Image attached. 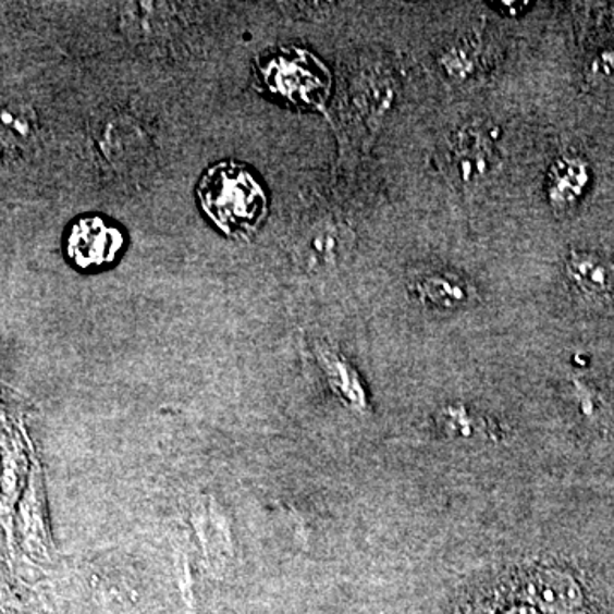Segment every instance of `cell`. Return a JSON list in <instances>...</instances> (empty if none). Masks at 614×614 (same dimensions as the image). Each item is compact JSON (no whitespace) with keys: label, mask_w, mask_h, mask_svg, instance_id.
<instances>
[{"label":"cell","mask_w":614,"mask_h":614,"mask_svg":"<svg viewBox=\"0 0 614 614\" xmlns=\"http://www.w3.org/2000/svg\"><path fill=\"white\" fill-rule=\"evenodd\" d=\"M591 74L594 77H611V75H614V47L599 51L598 57L592 60Z\"/></svg>","instance_id":"8fae6325"},{"label":"cell","mask_w":614,"mask_h":614,"mask_svg":"<svg viewBox=\"0 0 614 614\" xmlns=\"http://www.w3.org/2000/svg\"><path fill=\"white\" fill-rule=\"evenodd\" d=\"M197 195L204 212L229 237L251 236L267 217L263 186L237 162L212 165L201 176Z\"/></svg>","instance_id":"6da1fadb"},{"label":"cell","mask_w":614,"mask_h":614,"mask_svg":"<svg viewBox=\"0 0 614 614\" xmlns=\"http://www.w3.org/2000/svg\"><path fill=\"white\" fill-rule=\"evenodd\" d=\"M591 183V168L579 156H562L548 171V204L558 213L572 212Z\"/></svg>","instance_id":"8992f818"},{"label":"cell","mask_w":614,"mask_h":614,"mask_svg":"<svg viewBox=\"0 0 614 614\" xmlns=\"http://www.w3.org/2000/svg\"><path fill=\"white\" fill-rule=\"evenodd\" d=\"M263 77L270 91L299 107H318L330 95V71L309 51H280L268 60Z\"/></svg>","instance_id":"7a4b0ae2"},{"label":"cell","mask_w":614,"mask_h":614,"mask_svg":"<svg viewBox=\"0 0 614 614\" xmlns=\"http://www.w3.org/2000/svg\"><path fill=\"white\" fill-rule=\"evenodd\" d=\"M567 273L580 291L591 296L614 294V263L606 256L592 251H572Z\"/></svg>","instance_id":"ba28073f"},{"label":"cell","mask_w":614,"mask_h":614,"mask_svg":"<svg viewBox=\"0 0 614 614\" xmlns=\"http://www.w3.org/2000/svg\"><path fill=\"white\" fill-rule=\"evenodd\" d=\"M125 245V237L116 225L101 217H84L69 233V260L83 272H98L116 261Z\"/></svg>","instance_id":"3957f363"},{"label":"cell","mask_w":614,"mask_h":614,"mask_svg":"<svg viewBox=\"0 0 614 614\" xmlns=\"http://www.w3.org/2000/svg\"><path fill=\"white\" fill-rule=\"evenodd\" d=\"M415 292L421 300L441 307L465 304L471 296V285L465 277L451 270H432L418 277Z\"/></svg>","instance_id":"9c48e42d"},{"label":"cell","mask_w":614,"mask_h":614,"mask_svg":"<svg viewBox=\"0 0 614 614\" xmlns=\"http://www.w3.org/2000/svg\"><path fill=\"white\" fill-rule=\"evenodd\" d=\"M478 60H480V45L477 40L465 36L442 51L439 65L450 79L463 83L477 72Z\"/></svg>","instance_id":"30bf717a"},{"label":"cell","mask_w":614,"mask_h":614,"mask_svg":"<svg viewBox=\"0 0 614 614\" xmlns=\"http://www.w3.org/2000/svg\"><path fill=\"white\" fill-rule=\"evenodd\" d=\"M528 599L538 611L562 614L579 610L582 598L579 587L567 575L541 572L528 584Z\"/></svg>","instance_id":"52a82bcc"},{"label":"cell","mask_w":614,"mask_h":614,"mask_svg":"<svg viewBox=\"0 0 614 614\" xmlns=\"http://www.w3.org/2000/svg\"><path fill=\"white\" fill-rule=\"evenodd\" d=\"M453 168L466 185L483 182L495 170L499 154L495 143L480 126H463L453 137Z\"/></svg>","instance_id":"277c9868"},{"label":"cell","mask_w":614,"mask_h":614,"mask_svg":"<svg viewBox=\"0 0 614 614\" xmlns=\"http://www.w3.org/2000/svg\"><path fill=\"white\" fill-rule=\"evenodd\" d=\"M354 245L355 234L347 224L323 222L315 225L300 243V263L312 270L340 267L351 255Z\"/></svg>","instance_id":"5b68a950"},{"label":"cell","mask_w":614,"mask_h":614,"mask_svg":"<svg viewBox=\"0 0 614 614\" xmlns=\"http://www.w3.org/2000/svg\"><path fill=\"white\" fill-rule=\"evenodd\" d=\"M492 5L493 9L502 12L504 16L517 17L531 5V2H516V0L508 2V0H499V2H492Z\"/></svg>","instance_id":"7c38bea8"},{"label":"cell","mask_w":614,"mask_h":614,"mask_svg":"<svg viewBox=\"0 0 614 614\" xmlns=\"http://www.w3.org/2000/svg\"><path fill=\"white\" fill-rule=\"evenodd\" d=\"M505 614H540L536 607H519V610H511Z\"/></svg>","instance_id":"4fadbf2b"}]
</instances>
